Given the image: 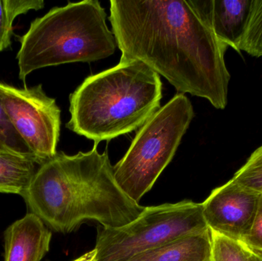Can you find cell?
Returning a JSON list of instances; mask_svg holds the SVG:
<instances>
[{"label": "cell", "mask_w": 262, "mask_h": 261, "mask_svg": "<svg viewBox=\"0 0 262 261\" xmlns=\"http://www.w3.org/2000/svg\"><path fill=\"white\" fill-rule=\"evenodd\" d=\"M0 151L12 152V153L33 157L23 139L20 137L19 135L12 127L7 115L5 113L1 102H0Z\"/></svg>", "instance_id": "cell-17"}, {"label": "cell", "mask_w": 262, "mask_h": 261, "mask_svg": "<svg viewBox=\"0 0 262 261\" xmlns=\"http://www.w3.org/2000/svg\"><path fill=\"white\" fill-rule=\"evenodd\" d=\"M209 230L202 203L184 200L146 207L128 225L99 229L96 261H127L152 248Z\"/></svg>", "instance_id": "cell-6"}, {"label": "cell", "mask_w": 262, "mask_h": 261, "mask_svg": "<svg viewBox=\"0 0 262 261\" xmlns=\"http://www.w3.org/2000/svg\"><path fill=\"white\" fill-rule=\"evenodd\" d=\"M98 0L69 3L35 18L18 38V77L26 81L38 69L74 62H92L113 55L117 41Z\"/></svg>", "instance_id": "cell-4"}, {"label": "cell", "mask_w": 262, "mask_h": 261, "mask_svg": "<svg viewBox=\"0 0 262 261\" xmlns=\"http://www.w3.org/2000/svg\"><path fill=\"white\" fill-rule=\"evenodd\" d=\"M210 230L152 248L127 261H211Z\"/></svg>", "instance_id": "cell-11"}, {"label": "cell", "mask_w": 262, "mask_h": 261, "mask_svg": "<svg viewBox=\"0 0 262 261\" xmlns=\"http://www.w3.org/2000/svg\"><path fill=\"white\" fill-rule=\"evenodd\" d=\"M232 180L243 188L262 195V146L251 155Z\"/></svg>", "instance_id": "cell-15"}, {"label": "cell", "mask_w": 262, "mask_h": 261, "mask_svg": "<svg viewBox=\"0 0 262 261\" xmlns=\"http://www.w3.org/2000/svg\"><path fill=\"white\" fill-rule=\"evenodd\" d=\"M162 90L160 75L144 63L120 61L86 78L70 95L71 119L66 127L96 145L127 134L160 108Z\"/></svg>", "instance_id": "cell-3"}, {"label": "cell", "mask_w": 262, "mask_h": 261, "mask_svg": "<svg viewBox=\"0 0 262 261\" xmlns=\"http://www.w3.org/2000/svg\"><path fill=\"white\" fill-rule=\"evenodd\" d=\"M214 33L238 52L247 26L252 0H192Z\"/></svg>", "instance_id": "cell-9"}, {"label": "cell", "mask_w": 262, "mask_h": 261, "mask_svg": "<svg viewBox=\"0 0 262 261\" xmlns=\"http://www.w3.org/2000/svg\"><path fill=\"white\" fill-rule=\"evenodd\" d=\"M261 196L243 188L232 179L212 190L202 203L208 228L240 242L253 225Z\"/></svg>", "instance_id": "cell-8"}, {"label": "cell", "mask_w": 262, "mask_h": 261, "mask_svg": "<svg viewBox=\"0 0 262 261\" xmlns=\"http://www.w3.org/2000/svg\"><path fill=\"white\" fill-rule=\"evenodd\" d=\"M120 61L137 60L164 77L180 93L228 104L229 46L214 33L192 0L110 2Z\"/></svg>", "instance_id": "cell-1"}, {"label": "cell", "mask_w": 262, "mask_h": 261, "mask_svg": "<svg viewBox=\"0 0 262 261\" xmlns=\"http://www.w3.org/2000/svg\"><path fill=\"white\" fill-rule=\"evenodd\" d=\"M193 117L191 101L179 93L139 129L114 167L117 183L134 202L139 203L169 165Z\"/></svg>", "instance_id": "cell-5"}, {"label": "cell", "mask_w": 262, "mask_h": 261, "mask_svg": "<svg viewBox=\"0 0 262 261\" xmlns=\"http://www.w3.org/2000/svg\"><path fill=\"white\" fill-rule=\"evenodd\" d=\"M97 147L74 156L58 152L38 167L21 194L30 213L50 229L66 234L86 221L121 228L144 211L117 183L107 151Z\"/></svg>", "instance_id": "cell-2"}, {"label": "cell", "mask_w": 262, "mask_h": 261, "mask_svg": "<svg viewBox=\"0 0 262 261\" xmlns=\"http://www.w3.org/2000/svg\"><path fill=\"white\" fill-rule=\"evenodd\" d=\"M96 254L97 251L95 248L74 261H96Z\"/></svg>", "instance_id": "cell-19"}, {"label": "cell", "mask_w": 262, "mask_h": 261, "mask_svg": "<svg viewBox=\"0 0 262 261\" xmlns=\"http://www.w3.org/2000/svg\"><path fill=\"white\" fill-rule=\"evenodd\" d=\"M262 57V0H252L247 26L238 45V52Z\"/></svg>", "instance_id": "cell-14"}, {"label": "cell", "mask_w": 262, "mask_h": 261, "mask_svg": "<svg viewBox=\"0 0 262 261\" xmlns=\"http://www.w3.org/2000/svg\"><path fill=\"white\" fill-rule=\"evenodd\" d=\"M0 102L12 127L38 165L57 154L61 110L41 84L17 88L0 82Z\"/></svg>", "instance_id": "cell-7"}, {"label": "cell", "mask_w": 262, "mask_h": 261, "mask_svg": "<svg viewBox=\"0 0 262 261\" xmlns=\"http://www.w3.org/2000/svg\"><path fill=\"white\" fill-rule=\"evenodd\" d=\"M38 167L32 156L0 151V193L21 196Z\"/></svg>", "instance_id": "cell-12"}, {"label": "cell", "mask_w": 262, "mask_h": 261, "mask_svg": "<svg viewBox=\"0 0 262 261\" xmlns=\"http://www.w3.org/2000/svg\"><path fill=\"white\" fill-rule=\"evenodd\" d=\"M4 239L5 261H41L49 252L52 232L29 212L6 230Z\"/></svg>", "instance_id": "cell-10"}, {"label": "cell", "mask_w": 262, "mask_h": 261, "mask_svg": "<svg viewBox=\"0 0 262 261\" xmlns=\"http://www.w3.org/2000/svg\"><path fill=\"white\" fill-rule=\"evenodd\" d=\"M238 242L252 255L262 259V195L253 225L248 234Z\"/></svg>", "instance_id": "cell-18"}, {"label": "cell", "mask_w": 262, "mask_h": 261, "mask_svg": "<svg viewBox=\"0 0 262 261\" xmlns=\"http://www.w3.org/2000/svg\"><path fill=\"white\" fill-rule=\"evenodd\" d=\"M211 261H249L250 253L237 241L210 231Z\"/></svg>", "instance_id": "cell-16"}, {"label": "cell", "mask_w": 262, "mask_h": 261, "mask_svg": "<svg viewBox=\"0 0 262 261\" xmlns=\"http://www.w3.org/2000/svg\"><path fill=\"white\" fill-rule=\"evenodd\" d=\"M43 0H0V52L11 45L14 20L31 10H39Z\"/></svg>", "instance_id": "cell-13"}, {"label": "cell", "mask_w": 262, "mask_h": 261, "mask_svg": "<svg viewBox=\"0 0 262 261\" xmlns=\"http://www.w3.org/2000/svg\"><path fill=\"white\" fill-rule=\"evenodd\" d=\"M249 261H262V259L259 258V257H255V256L252 255L250 254V258H249Z\"/></svg>", "instance_id": "cell-20"}]
</instances>
